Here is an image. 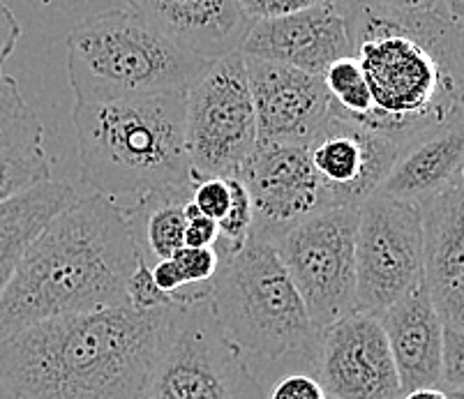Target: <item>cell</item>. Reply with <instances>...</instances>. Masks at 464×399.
<instances>
[{"label":"cell","mask_w":464,"mask_h":399,"mask_svg":"<svg viewBox=\"0 0 464 399\" xmlns=\"http://www.w3.org/2000/svg\"><path fill=\"white\" fill-rule=\"evenodd\" d=\"M238 53L324 77L337 58L353 56V42L340 0H326L310 10L255 19L240 42Z\"/></svg>","instance_id":"5bb4252c"},{"label":"cell","mask_w":464,"mask_h":399,"mask_svg":"<svg viewBox=\"0 0 464 399\" xmlns=\"http://www.w3.org/2000/svg\"><path fill=\"white\" fill-rule=\"evenodd\" d=\"M0 399H14V397H10V394H7V393H5V390L0 388Z\"/></svg>","instance_id":"d590c367"},{"label":"cell","mask_w":464,"mask_h":399,"mask_svg":"<svg viewBox=\"0 0 464 399\" xmlns=\"http://www.w3.org/2000/svg\"><path fill=\"white\" fill-rule=\"evenodd\" d=\"M356 309L386 312L423 284V222L420 208L372 195L358 205Z\"/></svg>","instance_id":"30bf717a"},{"label":"cell","mask_w":464,"mask_h":399,"mask_svg":"<svg viewBox=\"0 0 464 399\" xmlns=\"http://www.w3.org/2000/svg\"><path fill=\"white\" fill-rule=\"evenodd\" d=\"M192 187L150 192L134 199L132 205H121L128 217L134 247L146 266H155L162 259L183 247L185 205L192 199Z\"/></svg>","instance_id":"7402d4cb"},{"label":"cell","mask_w":464,"mask_h":399,"mask_svg":"<svg viewBox=\"0 0 464 399\" xmlns=\"http://www.w3.org/2000/svg\"><path fill=\"white\" fill-rule=\"evenodd\" d=\"M432 7L439 10L455 26H462L464 19V0H432Z\"/></svg>","instance_id":"836d02e7"},{"label":"cell","mask_w":464,"mask_h":399,"mask_svg":"<svg viewBox=\"0 0 464 399\" xmlns=\"http://www.w3.org/2000/svg\"><path fill=\"white\" fill-rule=\"evenodd\" d=\"M462 119H455L404 146L374 195L420 205L462 176Z\"/></svg>","instance_id":"ffe728a7"},{"label":"cell","mask_w":464,"mask_h":399,"mask_svg":"<svg viewBox=\"0 0 464 399\" xmlns=\"http://www.w3.org/2000/svg\"><path fill=\"white\" fill-rule=\"evenodd\" d=\"M192 204L199 208L201 215L210 217V220H222L227 215L231 204V190L229 178H218V176H208V178L197 180L192 190Z\"/></svg>","instance_id":"4316f807"},{"label":"cell","mask_w":464,"mask_h":399,"mask_svg":"<svg viewBox=\"0 0 464 399\" xmlns=\"http://www.w3.org/2000/svg\"><path fill=\"white\" fill-rule=\"evenodd\" d=\"M314 376L331 399H400L398 369L377 314H344L316 339Z\"/></svg>","instance_id":"8fae6325"},{"label":"cell","mask_w":464,"mask_h":399,"mask_svg":"<svg viewBox=\"0 0 464 399\" xmlns=\"http://www.w3.org/2000/svg\"><path fill=\"white\" fill-rule=\"evenodd\" d=\"M362 5L379 7V10H393V12H416L425 10L432 5V0H356Z\"/></svg>","instance_id":"d6a6232c"},{"label":"cell","mask_w":464,"mask_h":399,"mask_svg":"<svg viewBox=\"0 0 464 399\" xmlns=\"http://www.w3.org/2000/svg\"><path fill=\"white\" fill-rule=\"evenodd\" d=\"M185 220L188 222H185L183 247H194V250L215 247V241H218V222L201 215L199 208L192 204V199L185 205Z\"/></svg>","instance_id":"f546056e"},{"label":"cell","mask_w":464,"mask_h":399,"mask_svg":"<svg viewBox=\"0 0 464 399\" xmlns=\"http://www.w3.org/2000/svg\"><path fill=\"white\" fill-rule=\"evenodd\" d=\"M256 146V119L246 58L208 62L185 90V150L194 180L236 178Z\"/></svg>","instance_id":"ba28073f"},{"label":"cell","mask_w":464,"mask_h":399,"mask_svg":"<svg viewBox=\"0 0 464 399\" xmlns=\"http://www.w3.org/2000/svg\"><path fill=\"white\" fill-rule=\"evenodd\" d=\"M419 208L423 287L444 328L464 330V174Z\"/></svg>","instance_id":"2e32d148"},{"label":"cell","mask_w":464,"mask_h":399,"mask_svg":"<svg viewBox=\"0 0 464 399\" xmlns=\"http://www.w3.org/2000/svg\"><path fill=\"white\" fill-rule=\"evenodd\" d=\"M206 298L266 388L282 374H314L319 333L268 238L250 231L243 250L222 261Z\"/></svg>","instance_id":"5b68a950"},{"label":"cell","mask_w":464,"mask_h":399,"mask_svg":"<svg viewBox=\"0 0 464 399\" xmlns=\"http://www.w3.org/2000/svg\"><path fill=\"white\" fill-rule=\"evenodd\" d=\"M266 385L247 367L208 298L179 305L150 372L146 399H264Z\"/></svg>","instance_id":"52a82bcc"},{"label":"cell","mask_w":464,"mask_h":399,"mask_svg":"<svg viewBox=\"0 0 464 399\" xmlns=\"http://www.w3.org/2000/svg\"><path fill=\"white\" fill-rule=\"evenodd\" d=\"M139 252L121 204L91 195L44 226L0 296V339L46 318L128 305Z\"/></svg>","instance_id":"3957f363"},{"label":"cell","mask_w":464,"mask_h":399,"mask_svg":"<svg viewBox=\"0 0 464 399\" xmlns=\"http://www.w3.org/2000/svg\"><path fill=\"white\" fill-rule=\"evenodd\" d=\"M208 62L134 10L91 16L67 35V77L77 104L188 90Z\"/></svg>","instance_id":"8992f818"},{"label":"cell","mask_w":464,"mask_h":399,"mask_svg":"<svg viewBox=\"0 0 464 399\" xmlns=\"http://www.w3.org/2000/svg\"><path fill=\"white\" fill-rule=\"evenodd\" d=\"M82 183L118 201L192 187L185 150V90L72 109Z\"/></svg>","instance_id":"277c9868"},{"label":"cell","mask_w":464,"mask_h":399,"mask_svg":"<svg viewBox=\"0 0 464 399\" xmlns=\"http://www.w3.org/2000/svg\"><path fill=\"white\" fill-rule=\"evenodd\" d=\"M322 3H326V0H240V7L247 14V19L255 21L310 10L314 5H322Z\"/></svg>","instance_id":"4dcf8cb0"},{"label":"cell","mask_w":464,"mask_h":399,"mask_svg":"<svg viewBox=\"0 0 464 399\" xmlns=\"http://www.w3.org/2000/svg\"><path fill=\"white\" fill-rule=\"evenodd\" d=\"M246 72L255 104L256 144L305 146L331 111L324 77L256 58H246Z\"/></svg>","instance_id":"9a60e30c"},{"label":"cell","mask_w":464,"mask_h":399,"mask_svg":"<svg viewBox=\"0 0 464 399\" xmlns=\"http://www.w3.org/2000/svg\"><path fill=\"white\" fill-rule=\"evenodd\" d=\"M21 37V24L16 21L14 12L0 0V65L12 56L16 42Z\"/></svg>","instance_id":"1f68e13d"},{"label":"cell","mask_w":464,"mask_h":399,"mask_svg":"<svg viewBox=\"0 0 464 399\" xmlns=\"http://www.w3.org/2000/svg\"><path fill=\"white\" fill-rule=\"evenodd\" d=\"M125 293H128V305L134 309H158L174 305V300L167 293L160 291L153 275H150V266H146L143 261H139L130 275Z\"/></svg>","instance_id":"83f0119b"},{"label":"cell","mask_w":464,"mask_h":399,"mask_svg":"<svg viewBox=\"0 0 464 399\" xmlns=\"http://www.w3.org/2000/svg\"><path fill=\"white\" fill-rule=\"evenodd\" d=\"M400 399H458V397H450L449 393H444L441 388H416V390H409V393H402Z\"/></svg>","instance_id":"e575fe53"},{"label":"cell","mask_w":464,"mask_h":399,"mask_svg":"<svg viewBox=\"0 0 464 399\" xmlns=\"http://www.w3.org/2000/svg\"><path fill=\"white\" fill-rule=\"evenodd\" d=\"M219 254L215 247L194 250V247H180L179 252L150 266L155 284L162 293L179 305H188L194 300H204L208 296V287L213 277L218 275Z\"/></svg>","instance_id":"603a6c76"},{"label":"cell","mask_w":464,"mask_h":399,"mask_svg":"<svg viewBox=\"0 0 464 399\" xmlns=\"http://www.w3.org/2000/svg\"><path fill=\"white\" fill-rule=\"evenodd\" d=\"M169 40L204 61L238 52L252 21L240 0H125Z\"/></svg>","instance_id":"e0dca14e"},{"label":"cell","mask_w":464,"mask_h":399,"mask_svg":"<svg viewBox=\"0 0 464 399\" xmlns=\"http://www.w3.org/2000/svg\"><path fill=\"white\" fill-rule=\"evenodd\" d=\"M450 397L464 399V330L444 328V356H441V385Z\"/></svg>","instance_id":"484cf974"},{"label":"cell","mask_w":464,"mask_h":399,"mask_svg":"<svg viewBox=\"0 0 464 399\" xmlns=\"http://www.w3.org/2000/svg\"><path fill=\"white\" fill-rule=\"evenodd\" d=\"M386 333L402 393L441 385L444 323L423 284L377 314Z\"/></svg>","instance_id":"ac0fdd59"},{"label":"cell","mask_w":464,"mask_h":399,"mask_svg":"<svg viewBox=\"0 0 464 399\" xmlns=\"http://www.w3.org/2000/svg\"><path fill=\"white\" fill-rule=\"evenodd\" d=\"M179 302L46 318L0 339V388L14 399H146Z\"/></svg>","instance_id":"6da1fadb"},{"label":"cell","mask_w":464,"mask_h":399,"mask_svg":"<svg viewBox=\"0 0 464 399\" xmlns=\"http://www.w3.org/2000/svg\"><path fill=\"white\" fill-rule=\"evenodd\" d=\"M74 201L77 190L70 183L52 178L0 204V296L31 242Z\"/></svg>","instance_id":"44dd1931"},{"label":"cell","mask_w":464,"mask_h":399,"mask_svg":"<svg viewBox=\"0 0 464 399\" xmlns=\"http://www.w3.org/2000/svg\"><path fill=\"white\" fill-rule=\"evenodd\" d=\"M52 180L44 125L16 79L0 70V204Z\"/></svg>","instance_id":"d6986e66"},{"label":"cell","mask_w":464,"mask_h":399,"mask_svg":"<svg viewBox=\"0 0 464 399\" xmlns=\"http://www.w3.org/2000/svg\"><path fill=\"white\" fill-rule=\"evenodd\" d=\"M305 148L328 208H358L377 192L402 146L328 111Z\"/></svg>","instance_id":"7c38bea8"},{"label":"cell","mask_w":464,"mask_h":399,"mask_svg":"<svg viewBox=\"0 0 464 399\" xmlns=\"http://www.w3.org/2000/svg\"><path fill=\"white\" fill-rule=\"evenodd\" d=\"M236 178L252 201V231L276 241L282 231L328 208L303 144H256Z\"/></svg>","instance_id":"4fadbf2b"},{"label":"cell","mask_w":464,"mask_h":399,"mask_svg":"<svg viewBox=\"0 0 464 399\" xmlns=\"http://www.w3.org/2000/svg\"><path fill=\"white\" fill-rule=\"evenodd\" d=\"M264 399H331L319 384L314 374L310 372H289L282 374L266 388Z\"/></svg>","instance_id":"f1b7e54d"},{"label":"cell","mask_w":464,"mask_h":399,"mask_svg":"<svg viewBox=\"0 0 464 399\" xmlns=\"http://www.w3.org/2000/svg\"><path fill=\"white\" fill-rule=\"evenodd\" d=\"M356 224L358 208H326L273 241L316 333L356 309Z\"/></svg>","instance_id":"9c48e42d"},{"label":"cell","mask_w":464,"mask_h":399,"mask_svg":"<svg viewBox=\"0 0 464 399\" xmlns=\"http://www.w3.org/2000/svg\"><path fill=\"white\" fill-rule=\"evenodd\" d=\"M231 204L227 215L218 220V241H215V252L219 254V261H227L236 252L243 250V245L250 238L252 231V201L247 195L246 185L238 178H229Z\"/></svg>","instance_id":"d4e9b609"},{"label":"cell","mask_w":464,"mask_h":399,"mask_svg":"<svg viewBox=\"0 0 464 399\" xmlns=\"http://www.w3.org/2000/svg\"><path fill=\"white\" fill-rule=\"evenodd\" d=\"M324 83L331 95V111H335L342 119H365L372 109V95H370L356 56H344L331 62L324 72Z\"/></svg>","instance_id":"cb8c5ba5"},{"label":"cell","mask_w":464,"mask_h":399,"mask_svg":"<svg viewBox=\"0 0 464 399\" xmlns=\"http://www.w3.org/2000/svg\"><path fill=\"white\" fill-rule=\"evenodd\" d=\"M353 56L372 95L365 119L352 120L393 138H413L462 119V26L432 5L393 12L340 0Z\"/></svg>","instance_id":"7a4b0ae2"}]
</instances>
